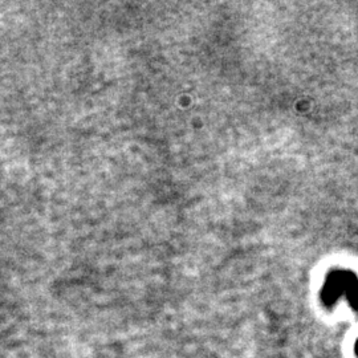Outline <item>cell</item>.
I'll return each instance as SVG.
<instances>
[{"instance_id":"obj_1","label":"cell","mask_w":358,"mask_h":358,"mask_svg":"<svg viewBox=\"0 0 358 358\" xmlns=\"http://www.w3.org/2000/svg\"><path fill=\"white\" fill-rule=\"evenodd\" d=\"M355 350H356V355H357V357H358V340H357V343H356V346H355Z\"/></svg>"}]
</instances>
